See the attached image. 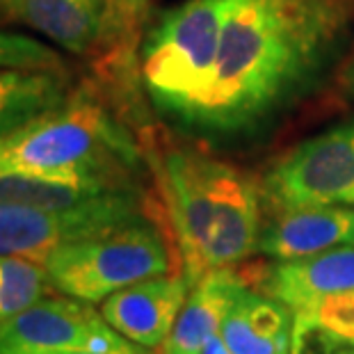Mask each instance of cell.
Returning a JSON list of instances; mask_svg holds the SVG:
<instances>
[{"label":"cell","instance_id":"6da1fadb","mask_svg":"<svg viewBox=\"0 0 354 354\" xmlns=\"http://www.w3.org/2000/svg\"><path fill=\"white\" fill-rule=\"evenodd\" d=\"M354 21V0H229L208 87L180 124L208 138L259 128L306 87Z\"/></svg>","mask_w":354,"mask_h":354},{"label":"cell","instance_id":"7a4b0ae2","mask_svg":"<svg viewBox=\"0 0 354 354\" xmlns=\"http://www.w3.org/2000/svg\"><path fill=\"white\" fill-rule=\"evenodd\" d=\"M142 147L187 281L194 286L210 270L256 254L263 229L261 180L199 149L151 142Z\"/></svg>","mask_w":354,"mask_h":354},{"label":"cell","instance_id":"3957f363","mask_svg":"<svg viewBox=\"0 0 354 354\" xmlns=\"http://www.w3.org/2000/svg\"><path fill=\"white\" fill-rule=\"evenodd\" d=\"M142 151L115 112L80 89L0 138V174L138 183Z\"/></svg>","mask_w":354,"mask_h":354},{"label":"cell","instance_id":"277c9868","mask_svg":"<svg viewBox=\"0 0 354 354\" xmlns=\"http://www.w3.org/2000/svg\"><path fill=\"white\" fill-rule=\"evenodd\" d=\"M44 268L62 295L96 304L145 279L183 272L167 217H145L57 247Z\"/></svg>","mask_w":354,"mask_h":354},{"label":"cell","instance_id":"5b68a950","mask_svg":"<svg viewBox=\"0 0 354 354\" xmlns=\"http://www.w3.org/2000/svg\"><path fill=\"white\" fill-rule=\"evenodd\" d=\"M229 0H183L142 41L140 78L160 115L183 124L213 76Z\"/></svg>","mask_w":354,"mask_h":354},{"label":"cell","instance_id":"8992f818","mask_svg":"<svg viewBox=\"0 0 354 354\" xmlns=\"http://www.w3.org/2000/svg\"><path fill=\"white\" fill-rule=\"evenodd\" d=\"M261 194L270 210L354 206V119L279 158L261 178Z\"/></svg>","mask_w":354,"mask_h":354},{"label":"cell","instance_id":"52a82bcc","mask_svg":"<svg viewBox=\"0 0 354 354\" xmlns=\"http://www.w3.org/2000/svg\"><path fill=\"white\" fill-rule=\"evenodd\" d=\"M0 354H156L128 341L89 302L48 295L0 322Z\"/></svg>","mask_w":354,"mask_h":354},{"label":"cell","instance_id":"ba28073f","mask_svg":"<svg viewBox=\"0 0 354 354\" xmlns=\"http://www.w3.org/2000/svg\"><path fill=\"white\" fill-rule=\"evenodd\" d=\"M247 288L279 299L292 313L308 311L318 299L354 290V245L277 263H236Z\"/></svg>","mask_w":354,"mask_h":354},{"label":"cell","instance_id":"9c48e42d","mask_svg":"<svg viewBox=\"0 0 354 354\" xmlns=\"http://www.w3.org/2000/svg\"><path fill=\"white\" fill-rule=\"evenodd\" d=\"M190 290L192 283L183 272L151 277L105 297L101 315L128 341L158 350L169 336Z\"/></svg>","mask_w":354,"mask_h":354},{"label":"cell","instance_id":"30bf717a","mask_svg":"<svg viewBox=\"0 0 354 354\" xmlns=\"http://www.w3.org/2000/svg\"><path fill=\"white\" fill-rule=\"evenodd\" d=\"M352 236V206L281 208L272 210L270 222H263L256 254L274 261H295L345 243L350 245Z\"/></svg>","mask_w":354,"mask_h":354},{"label":"cell","instance_id":"8fae6325","mask_svg":"<svg viewBox=\"0 0 354 354\" xmlns=\"http://www.w3.org/2000/svg\"><path fill=\"white\" fill-rule=\"evenodd\" d=\"M7 17L76 55L108 48V0H0Z\"/></svg>","mask_w":354,"mask_h":354},{"label":"cell","instance_id":"7c38bea8","mask_svg":"<svg viewBox=\"0 0 354 354\" xmlns=\"http://www.w3.org/2000/svg\"><path fill=\"white\" fill-rule=\"evenodd\" d=\"M131 224V222H128ZM124 224L92 215H66L0 203V254L41 263L66 243L99 236Z\"/></svg>","mask_w":354,"mask_h":354},{"label":"cell","instance_id":"4fadbf2b","mask_svg":"<svg viewBox=\"0 0 354 354\" xmlns=\"http://www.w3.org/2000/svg\"><path fill=\"white\" fill-rule=\"evenodd\" d=\"M243 288L236 266L215 268L203 274L192 286L174 327L156 354H203Z\"/></svg>","mask_w":354,"mask_h":354},{"label":"cell","instance_id":"5bb4252c","mask_svg":"<svg viewBox=\"0 0 354 354\" xmlns=\"http://www.w3.org/2000/svg\"><path fill=\"white\" fill-rule=\"evenodd\" d=\"M220 336L233 354H290L292 311L245 286L224 315Z\"/></svg>","mask_w":354,"mask_h":354},{"label":"cell","instance_id":"9a60e30c","mask_svg":"<svg viewBox=\"0 0 354 354\" xmlns=\"http://www.w3.org/2000/svg\"><path fill=\"white\" fill-rule=\"evenodd\" d=\"M66 96L62 71L0 69V138L53 110Z\"/></svg>","mask_w":354,"mask_h":354},{"label":"cell","instance_id":"2e32d148","mask_svg":"<svg viewBox=\"0 0 354 354\" xmlns=\"http://www.w3.org/2000/svg\"><path fill=\"white\" fill-rule=\"evenodd\" d=\"M55 292L41 263L0 254V322Z\"/></svg>","mask_w":354,"mask_h":354},{"label":"cell","instance_id":"e0dca14e","mask_svg":"<svg viewBox=\"0 0 354 354\" xmlns=\"http://www.w3.org/2000/svg\"><path fill=\"white\" fill-rule=\"evenodd\" d=\"M151 0H108L110 17V62L128 66L133 62L131 50L140 35L142 24L147 21Z\"/></svg>","mask_w":354,"mask_h":354},{"label":"cell","instance_id":"ac0fdd59","mask_svg":"<svg viewBox=\"0 0 354 354\" xmlns=\"http://www.w3.org/2000/svg\"><path fill=\"white\" fill-rule=\"evenodd\" d=\"M0 69L62 71L64 62L46 44L26 35L0 30Z\"/></svg>","mask_w":354,"mask_h":354},{"label":"cell","instance_id":"d6986e66","mask_svg":"<svg viewBox=\"0 0 354 354\" xmlns=\"http://www.w3.org/2000/svg\"><path fill=\"white\" fill-rule=\"evenodd\" d=\"M354 341L334 334L306 315H292L290 354H352Z\"/></svg>","mask_w":354,"mask_h":354},{"label":"cell","instance_id":"ffe728a7","mask_svg":"<svg viewBox=\"0 0 354 354\" xmlns=\"http://www.w3.org/2000/svg\"><path fill=\"white\" fill-rule=\"evenodd\" d=\"M292 315H306L313 322H318L325 329L334 331V334L354 341V290L334 292L318 299L308 311L292 313Z\"/></svg>","mask_w":354,"mask_h":354},{"label":"cell","instance_id":"44dd1931","mask_svg":"<svg viewBox=\"0 0 354 354\" xmlns=\"http://www.w3.org/2000/svg\"><path fill=\"white\" fill-rule=\"evenodd\" d=\"M338 85H341V89H345V92H354V50H352V55L341 64Z\"/></svg>","mask_w":354,"mask_h":354},{"label":"cell","instance_id":"7402d4cb","mask_svg":"<svg viewBox=\"0 0 354 354\" xmlns=\"http://www.w3.org/2000/svg\"><path fill=\"white\" fill-rule=\"evenodd\" d=\"M203 354H233V352L227 348V343L222 341L220 331H217V334L208 341V345H206V350H203Z\"/></svg>","mask_w":354,"mask_h":354},{"label":"cell","instance_id":"603a6c76","mask_svg":"<svg viewBox=\"0 0 354 354\" xmlns=\"http://www.w3.org/2000/svg\"><path fill=\"white\" fill-rule=\"evenodd\" d=\"M0 14H5V10H3V3H0Z\"/></svg>","mask_w":354,"mask_h":354},{"label":"cell","instance_id":"cb8c5ba5","mask_svg":"<svg viewBox=\"0 0 354 354\" xmlns=\"http://www.w3.org/2000/svg\"><path fill=\"white\" fill-rule=\"evenodd\" d=\"M350 245H354V236H352V243H350Z\"/></svg>","mask_w":354,"mask_h":354},{"label":"cell","instance_id":"d4e9b609","mask_svg":"<svg viewBox=\"0 0 354 354\" xmlns=\"http://www.w3.org/2000/svg\"><path fill=\"white\" fill-rule=\"evenodd\" d=\"M352 354H354V352H352Z\"/></svg>","mask_w":354,"mask_h":354}]
</instances>
